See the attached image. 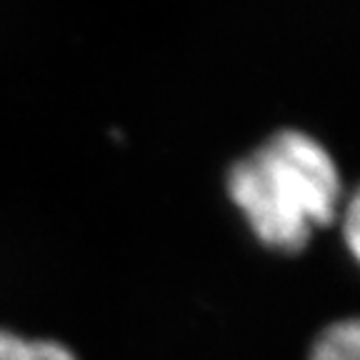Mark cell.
I'll use <instances>...</instances> for the list:
<instances>
[{
    "instance_id": "cell-1",
    "label": "cell",
    "mask_w": 360,
    "mask_h": 360,
    "mask_svg": "<svg viewBox=\"0 0 360 360\" xmlns=\"http://www.w3.org/2000/svg\"><path fill=\"white\" fill-rule=\"evenodd\" d=\"M228 195L265 248L295 255L315 228L335 218L343 188L330 153L310 135L285 130L233 165Z\"/></svg>"
},
{
    "instance_id": "cell-2",
    "label": "cell",
    "mask_w": 360,
    "mask_h": 360,
    "mask_svg": "<svg viewBox=\"0 0 360 360\" xmlns=\"http://www.w3.org/2000/svg\"><path fill=\"white\" fill-rule=\"evenodd\" d=\"M358 321H340L328 326L310 350V360H358Z\"/></svg>"
},
{
    "instance_id": "cell-3",
    "label": "cell",
    "mask_w": 360,
    "mask_h": 360,
    "mask_svg": "<svg viewBox=\"0 0 360 360\" xmlns=\"http://www.w3.org/2000/svg\"><path fill=\"white\" fill-rule=\"evenodd\" d=\"M0 360H78L70 348L56 340H35L0 330Z\"/></svg>"
},
{
    "instance_id": "cell-4",
    "label": "cell",
    "mask_w": 360,
    "mask_h": 360,
    "mask_svg": "<svg viewBox=\"0 0 360 360\" xmlns=\"http://www.w3.org/2000/svg\"><path fill=\"white\" fill-rule=\"evenodd\" d=\"M358 198H350L348 202V213H345V243H348L353 258H358Z\"/></svg>"
}]
</instances>
